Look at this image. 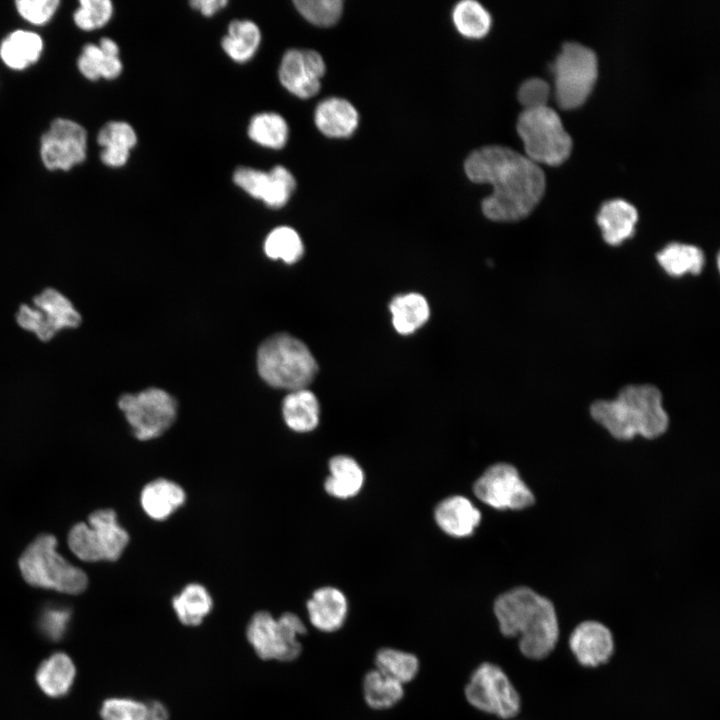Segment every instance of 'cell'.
Returning <instances> with one entry per match:
<instances>
[{
  "mask_svg": "<svg viewBox=\"0 0 720 720\" xmlns=\"http://www.w3.org/2000/svg\"><path fill=\"white\" fill-rule=\"evenodd\" d=\"M75 674L71 658L64 653H54L39 665L36 682L47 696L62 697L70 691Z\"/></svg>",
  "mask_w": 720,
  "mask_h": 720,
  "instance_id": "obj_24",
  "label": "cell"
},
{
  "mask_svg": "<svg viewBox=\"0 0 720 720\" xmlns=\"http://www.w3.org/2000/svg\"><path fill=\"white\" fill-rule=\"evenodd\" d=\"M306 633L300 617L286 612L275 618L267 611L255 613L247 626L246 635L256 655L263 660L288 662L302 651L299 636Z\"/></svg>",
  "mask_w": 720,
  "mask_h": 720,
  "instance_id": "obj_8",
  "label": "cell"
},
{
  "mask_svg": "<svg viewBox=\"0 0 720 720\" xmlns=\"http://www.w3.org/2000/svg\"><path fill=\"white\" fill-rule=\"evenodd\" d=\"M310 623L322 632L340 629L347 617L348 603L337 588L325 586L315 590L306 603Z\"/></svg>",
  "mask_w": 720,
  "mask_h": 720,
  "instance_id": "obj_18",
  "label": "cell"
},
{
  "mask_svg": "<svg viewBox=\"0 0 720 720\" xmlns=\"http://www.w3.org/2000/svg\"><path fill=\"white\" fill-rule=\"evenodd\" d=\"M87 133L78 123L58 118L41 137L40 155L49 170H69L86 158Z\"/></svg>",
  "mask_w": 720,
  "mask_h": 720,
  "instance_id": "obj_14",
  "label": "cell"
},
{
  "mask_svg": "<svg viewBox=\"0 0 720 720\" xmlns=\"http://www.w3.org/2000/svg\"><path fill=\"white\" fill-rule=\"evenodd\" d=\"M178 620L186 626H197L213 609V599L202 584L189 583L172 599Z\"/></svg>",
  "mask_w": 720,
  "mask_h": 720,
  "instance_id": "obj_29",
  "label": "cell"
},
{
  "mask_svg": "<svg viewBox=\"0 0 720 720\" xmlns=\"http://www.w3.org/2000/svg\"><path fill=\"white\" fill-rule=\"evenodd\" d=\"M17 324L42 341L76 328L81 321L79 311L71 300L54 288H47L19 307Z\"/></svg>",
  "mask_w": 720,
  "mask_h": 720,
  "instance_id": "obj_10",
  "label": "cell"
},
{
  "mask_svg": "<svg viewBox=\"0 0 720 720\" xmlns=\"http://www.w3.org/2000/svg\"><path fill=\"white\" fill-rule=\"evenodd\" d=\"M99 48L106 56H119L118 45L110 38H102Z\"/></svg>",
  "mask_w": 720,
  "mask_h": 720,
  "instance_id": "obj_47",
  "label": "cell"
},
{
  "mask_svg": "<svg viewBox=\"0 0 720 720\" xmlns=\"http://www.w3.org/2000/svg\"><path fill=\"white\" fill-rule=\"evenodd\" d=\"M130 155V151L117 147H105L102 149L101 161L109 167H121L126 164Z\"/></svg>",
  "mask_w": 720,
  "mask_h": 720,
  "instance_id": "obj_44",
  "label": "cell"
},
{
  "mask_svg": "<svg viewBox=\"0 0 720 720\" xmlns=\"http://www.w3.org/2000/svg\"><path fill=\"white\" fill-rule=\"evenodd\" d=\"M550 96L549 84L541 78H529L519 87L517 97L524 109L547 106Z\"/></svg>",
  "mask_w": 720,
  "mask_h": 720,
  "instance_id": "obj_41",
  "label": "cell"
},
{
  "mask_svg": "<svg viewBox=\"0 0 720 720\" xmlns=\"http://www.w3.org/2000/svg\"><path fill=\"white\" fill-rule=\"evenodd\" d=\"M325 71V62L317 51L289 49L280 63L279 80L293 95L308 99L319 92Z\"/></svg>",
  "mask_w": 720,
  "mask_h": 720,
  "instance_id": "obj_15",
  "label": "cell"
},
{
  "mask_svg": "<svg viewBox=\"0 0 720 720\" xmlns=\"http://www.w3.org/2000/svg\"><path fill=\"white\" fill-rule=\"evenodd\" d=\"M569 645L579 663L588 667L607 662L614 649L610 630L596 621L580 623L571 633Z\"/></svg>",
  "mask_w": 720,
  "mask_h": 720,
  "instance_id": "obj_17",
  "label": "cell"
},
{
  "mask_svg": "<svg viewBox=\"0 0 720 720\" xmlns=\"http://www.w3.org/2000/svg\"><path fill=\"white\" fill-rule=\"evenodd\" d=\"M22 18L35 25L48 22L56 12L58 0H20L15 2Z\"/></svg>",
  "mask_w": 720,
  "mask_h": 720,
  "instance_id": "obj_42",
  "label": "cell"
},
{
  "mask_svg": "<svg viewBox=\"0 0 720 720\" xmlns=\"http://www.w3.org/2000/svg\"><path fill=\"white\" fill-rule=\"evenodd\" d=\"M133 435L141 441L164 434L177 416V402L168 392L148 388L136 394H124L118 400Z\"/></svg>",
  "mask_w": 720,
  "mask_h": 720,
  "instance_id": "obj_11",
  "label": "cell"
},
{
  "mask_svg": "<svg viewBox=\"0 0 720 720\" xmlns=\"http://www.w3.org/2000/svg\"><path fill=\"white\" fill-rule=\"evenodd\" d=\"M112 14L113 5L109 0H81L73 19L81 30L92 31L107 24Z\"/></svg>",
  "mask_w": 720,
  "mask_h": 720,
  "instance_id": "obj_38",
  "label": "cell"
},
{
  "mask_svg": "<svg viewBox=\"0 0 720 720\" xmlns=\"http://www.w3.org/2000/svg\"><path fill=\"white\" fill-rule=\"evenodd\" d=\"M516 128L524 144L525 156L536 164L556 166L569 157L572 139L552 108L524 109Z\"/></svg>",
  "mask_w": 720,
  "mask_h": 720,
  "instance_id": "obj_6",
  "label": "cell"
},
{
  "mask_svg": "<svg viewBox=\"0 0 720 720\" xmlns=\"http://www.w3.org/2000/svg\"><path fill=\"white\" fill-rule=\"evenodd\" d=\"M248 136L263 147L281 149L287 143L289 127L280 114L262 112L251 118L248 126Z\"/></svg>",
  "mask_w": 720,
  "mask_h": 720,
  "instance_id": "obj_32",
  "label": "cell"
},
{
  "mask_svg": "<svg viewBox=\"0 0 720 720\" xmlns=\"http://www.w3.org/2000/svg\"><path fill=\"white\" fill-rule=\"evenodd\" d=\"M97 142L102 148L117 147L130 151L137 143V136L130 124L112 121L100 129Z\"/></svg>",
  "mask_w": 720,
  "mask_h": 720,
  "instance_id": "obj_40",
  "label": "cell"
},
{
  "mask_svg": "<svg viewBox=\"0 0 720 720\" xmlns=\"http://www.w3.org/2000/svg\"><path fill=\"white\" fill-rule=\"evenodd\" d=\"M318 130L327 137L346 138L358 127L359 114L349 101L330 97L321 101L314 112Z\"/></svg>",
  "mask_w": 720,
  "mask_h": 720,
  "instance_id": "obj_19",
  "label": "cell"
},
{
  "mask_svg": "<svg viewBox=\"0 0 720 720\" xmlns=\"http://www.w3.org/2000/svg\"><path fill=\"white\" fill-rule=\"evenodd\" d=\"M473 491L479 500L498 510H520L535 502L534 494L518 470L508 463L487 468L474 483Z\"/></svg>",
  "mask_w": 720,
  "mask_h": 720,
  "instance_id": "obj_13",
  "label": "cell"
},
{
  "mask_svg": "<svg viewBox=\"0 0 720 720\" xmlns=\"http://www.w3.org/2000/svg\"><path fill=\"white\" fill-rule=\"evenodd\" d=\"M493 609L501 633L507 637L520 636L519 647L526 657L542 659L552 652L559 627L549 599L521 586L501 594Z\"/></svg>",
  "mask_w": 720,
  "mask_h": 720,
  "instance_id": "obj_2",
  "label": "cell"
},
{
  "mask_svg": "<svg viewBox=\"0 0 720 720\" xmlns=\"http://www.w3.org/2000/svg\"><path fill=\"white\" fill-rule=\"evenodd\" d=\"M264 250L271 259H281L285 263L293 264L303 256L304 245L297 231L288 226H281L268 234Z\"/></svg>",
  "mask_w": 720,
  "mask_h": 720,
  "instance_id": "obj_36",
  "label": "cell"
},
{
  "mask_svg": "<svg viewBox=\"0 0 720 720\" xmlns=\"http://www.w3.org/2000/svg\"><path fill=\"white\" fill-rule=\"evenodd\" d=\"M71 612L64 606L45 607L38 618V629L48 640H61L68 631Z\"/></svg>",
  "mask_w": 720,
  "mask_h": 720,
  "instance_id": "obj_39",
  "label": "cell"
},
{
  "mask_svg": "<svg viewBox=\"0 0 720 720\" xmlns=\"http://www.w3.org/2000/svg\"><path fill=\"white\" fill-rule=\"evenodd\" d=\"M103 720H168V709L160 701H138L132 698L113 697L102 704Z\"/></svg>",
  "mask_w": 720,
  "mask_h": 720,
  "instance_id": "obj_27",
  "label": "cell"
},
{
  "mask_svg": "<svg viewBox=\"0 0 720 720\" xmlns=\"http://www.w3.org/2000/svg\"><path fill=\"white\" fill-rule=\"evenodd\" d=\"M452 19L457 31L469 39L486 36L492 22L489 12L474 0L458 2L453 8Z\"/></svg>",
  "mask_w": 720,
  "mask_h": 720,
  "instance_id": "obj_34",
  "label": "cell"
},
{
  "mask_svg": "<svg viewBox=\"0 0 720 720\" xmlns=\"http://www.w3.org/2000/svg\"><path fill=\"white\" fill-rule=\"evenodd\" d=\"M56 547L57 540L50 534L39 535L27 546L18 561L24 580L34 587L61 593L83 592L87 575L64 559Z\"/></svg>",
  "mask_w": 720,
  "mask_h": 720,
  "instance_id": "obj_5",
  "label": "cell"
},
{
  "mask_svg": "<svg viewBox=\"0 0 720 720\" xmlns=\"http://www.w3.org/2000/svg\"><path fill=\"white\" fill-rule=\"evenodd\" d=\"M330 475L324 482L326 492L336 498L346 499L361 490L364 473L360 465L347 455H337L329 461Z\"/></svg>",
  "mask_w": 720,
  "mask_h": 720,
  "instance_id": "obj_26",
  "label": "cell"
},
{
  "mask_svg": "<svg viewBox=\"0 0 720 720\" xmlns=\"http://www.w3.org/2000/svg\"><path fill=\"white\" fill-rule=\"evenodd\" d=\"M555 99L562 109L582 105L590 95L598 76L596 54L576 42L563 44L553 64Z\"/></svg>",
  "mask_w": 720,
  "mask_h": 720,
  "instance_id": "obj_9",
  "label": "cell"
},
{
  "mask_svg": "<svg viewBox=\"0 0 720 720\" xmlns=\"http://www.w3.org/2000/svg\"><path fill=\"white\" fill-rule=\"evenodd\" d=\"M596 220L605 242L611 246H618L633 236L638 212L629 202L612 199L602 204Z\"/></svg>",
  "mask_w": 720,
  "mask_h": 720,
  "instance_id": "obj_22",
  "label": "cell"
},
{
  "mask_svg": "<svg viewBox=\"0 0 720 720\" xmlns=\"http://www.w3.org/2000/svg\"><path fill=\"white\" fill-rule=\"evenodd\" d=\"M257 366L267 384L289 391L307 388L318 372L306 344L286 333L273 335L260 345Z\"/></svg>",
  "mask_w": 720,
  "mask_h": 720,
  "instance_id": "obj_4",
  "label": "cell"
},
{
  "mask_svg": "<svg viewBox=\"0 0 720 720\" xmlns=\"http://www.w3.org/2000/svg\"><path fill=\"white\" fill-rule=\"evenodd\" d=\"M234 183L255 199L270 208H281L296 188L292 173L281 165L264 172L250 167H239L233 174Z\"/></svg>",
  "mask_w": 720,
  "mask_h": 720,
  "instance_id": "obj_16",
  "label": "cell"
},
{
  "mask_svg": "<svg viewBox=\"0 0 720 720\" xmlns=\"http://www.w3.org/2000/svg\"><path fill=\"white\" fill-rule=\"evenodd\" d=\"M88 523L75 524L68 534L70 550L86 562L116 561L129 543L128 532L118 524L115 511L92 512Z\"/></svg>",
  "mask_w": 720,
  "mask_h": 720,
  "instance_id": "obj_7",
  "label": "cell"
},
{
  "mask_svg": "<svg viewBox=\"0 0 720 720\" xmlns=\"http://www.w3.org/2000/svg\"><path fill=\"white\" fill-rule=\"evenodd\" d=\"M43 49L41 37L33 32L16 30L0 45V57L11 69L23 70L37 62Z\"/></svg>",
  "mask_w": 720,
  "mask_h": 720,
  "instance_id": "obj_28",
  "label": "cell"
},
{
  "mask_svg": "<svg viewBox=\"0 0 720 720\" xmlns=\"http://www.w3.org/2000/svg\"><path fill=\"white\" fill-rule=\"evenodd\" d=\"M467 701L476 709L508 719L520 710V696L505 672L492 663L479 665L465 687Z\"/></svg>",
  "mask_w": 720,
  "mask_h": 720,
  "instance_id": "obj_12",
  "label": "cell"
},
{
  "mask_svg": "<svg viewBox=\"0 0 720 720\" xmlns=\"http://www.w3.org/2000/svg\"><path fill=\"white\" fill-rule=\"evenodd\" d=\"M657 260L673 277L687 273L699 274L705 263L704 253L700 248L682 243H671L664 247L657 254Z\"/></svg>",
  "mask_w": 720,
  "mask_h": 720,
  "instance_id": "obj_31",
  "label": "cell"
},
{
  "mask_svg": "<svg viewBox=\"0 0 720 720\" xmlns=\"http://www.w3.org/2000/svg\"><path fill=\"white\" fill-rule=\"evenodd\" d=\"M590 413L615 439L624 441L637 435L657 438L669 425L661 392L652 385L626 386L615 399L595 401Z\"/></svg>",
  "mask_w": 720,
  "mask_h": 720,
  "instance_id": "obj_3",
  "label": "cell"
},
{
  "mask_svg": "<svg viewBox=\"0 0 720 720\" xmlns=\"http://www.w3.org/2000/svg\"><path fill=\"white\" fill-rule=\"evenodd\" d=\"M376 670L404 684L413 680L419 670V660L411 653L394 648H382L375 656Z\"/></svg>",
  "mask_w": 720,
  "mask_h": 720,
  "instance_id": "obj_35",
  "label": "cell"
},
{
  "mask_svg": "<svg viewBox=\"0 0 720 720\" xmlns=\"http://www.w3.org/2000/svg\"><path fill=\"white\" fill-rule=\"evenodd\" d=\"M122 72V62L119 56H106L100 66V75L105 79H115Z\"/></svg>",
  "mask_w": 720,
  "mask_h": 720,
  "instance_id": "obj_45",
  "label": "cell"
},
{
  "mask_svg": "<svg viewBox=\"0 0 720 720\" xmlns=\"http://www.w3.org/2000/svg\"><path fill=\"white\" fill-rule=\"evenodd\" d=\"M468 179L490 184L492 193L481 203L486 218L497 222L527 217L545 191V175L525 155L501 145H487L471 152L464 162Z\"/></svg>",
  "mask_w": 720,
  "mask_h": 720,
  "instance_id": "obj_1",
  "label": "cell"
},
{
  "mask_svg": "<svg viewBox=\"0 0 720 720\" xmlns=\"http://www.w3.org/2000/svg\"><path fill=\"white\" fill-rule=\"evenodd\" d=\"M438 526L453 537L471 535L481 521L480 511L466 497L455 495L441 501L434 512Z\"/></svg>",
  "mask_w": 720,
  "mask_h": 720,
  "instance_id": "obj_20",
  "label": "cell"
},
{
  "mask_svg": "<svg viewBox=\"0 0 720 720\" xmlns=\"http://www.w3.org/2000/svg\"><path fill=\"white\" fill-rule=\"evenodd\" d=\"M261 42V32L250 20H234L228 26L221 44L224 52L235 62L244 63L256 53Z\"/></svg>",
  "mask_w": 720,
  "mask_h": 720,
  "instance_id": "obj_30",
  "label": "cell"
},
{
  "mask_svg": "<svg viewBox=\"0 0 720 720\" xmlns=\"http://www.w3.org/2000/svg\"><path fill=\"white\" fill-rule=\"evenodd\" d=\"M394 329L401 335H410L429 319L430 308L426 298L415 292L397 295L389 304Z\"/></svg>",
  "mask_w": 720,
  "mask_h": 720,
  "instance_id": "obj_25",
  "label": "cell"
},
{
  "mask_svg": "<svg viewBox=\"0 0 720 720\" xmlns=\"http://www.w3.org/2000/svg\"><path fill=\"white\" fill-rule=\"evenodd\" d=\"M294 5L308 22L320 27L336 24L343 11L341 0H297Z\"/></svg>",
  "mask_w": 720,
  "mask_h": 720,
  "instance_id": "obj_37",
  "label": "cell"
},
{
  "mask_svg": "<svg viewBox=\"0 0 720 720\" xmlns=\"http://www.w3.org/2000/svg\"><path fill=\"white\" fill-rule=\"evenodd\" d=\"M103 59L104 54L99 46L87 44L78 58L77 66L85 78L96 81L101 78L100 66Z\"/></svg>",
  "mask_w": 720,
  "mask_h": 720,
  "instance_id": "obj_43",
  "label": "cell"
},
{
  "mask_svg": "<svg viewBox=\"0 0 720 720\" xmlns=\"http://www.w3.org/2000/svg\"><path fill=\"white\" fill-rule=\"evenodd\" d=\"M282 416L287 427L294 432L313 431L319 424V401L307 388L290 391L282 402Z\"/></svg>",
  "mask_w": 720,
  "mask_h": 720,
  "instance_id": "obj_23",
  "label": "cell"
},
{
  "mask_svg": "<svg viewBox=\"0 0 720 720\" xmlns=\"http://www.w3.org/2000/svg\"><path fill=\"white\" fill-rule=\"evenodd\" d=\"M363 693L368 706L382 710L396 705L403 698L404 689L403 684L375 669L365 675Z\"/></svg>",
  "mask_w": 720,
  "mask_h": 720,
  "instance_id": "obj_33",
  "label": "cell"
},
{
  "mask_svg": "<svg viewBox=\"0 0 720 720\" xmlns=\"http://www.w3.org/2000/svg\"><path fill=\"white\" fill-rule=\"evenodd\" d=\"M186 501L184 489L176 482L158 478L146 484L140 493V504L145 514L163 521L176 512Z\"/></svg>",
  "mask_w": 720,
  "mask_h": 720,
  "instance_id": "obj_21",
  "label": "cell"
},
{
  "mask_svg": "<svg viewBox=\"0 0 720 720\" xmlns=\"http://www.w3.org/2000/svg\"><path fill=\"white\" fill-rule=\"evenodd\" d=\"M227 3L226 0H193L190 5L192 8L199 10L202 15L210 17L225 7Z\"/></svg>",
  "mask_w": 720,
  "mask_h": 720,
  "instance_id": "obj_46",
  "label": "cell"
}]
</instances>
